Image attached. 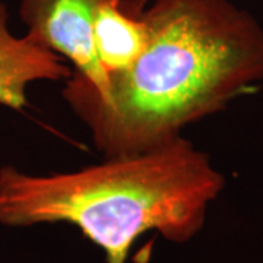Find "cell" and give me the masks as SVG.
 I'll use <instances>...</instances> for the list:
<instances>
[{
  "instance_id": "obj_3",
  "label": "cell",
  "mask_w": 263,
  "mask_h": 263,
  "mask_svg": "<svg viewBox=\"0 0 263 263\" xmlns=\"http://www.w3.org/2000/svg\"><path fill=\"white\" fill-rule=\"evenodd\" d=\"M108 0H19V16L25 37L51 50L72 65L94 94L105 100L110 79L94 46V22Z\"/></svg>"
},
{
  "instance_id": "obj_6",
  "label": "cell",
  "mask_w": 263,
  "mask_h": 263,
  "mask_svg": "<svg viewBox=\"0 0 263 263\" xmlns=\"http://www.w3.org/2000/svg\"><path fill=\"white\" fill-rule=\"evenodd\" d=\"M149 2L151 0H124L126 6H127L132 12H135V13H139V12H142Z\"/></svg>"
},
{
  "instance_id": "obj_4",
  "label": "cell",
  "mask_w": 263,
  "mask_h": 263,
  "mask_svg": "<svg viewBox=\"0 0 263 263\" xmlns=\"http://www.w3.org/2000/svg\"><path fill=\"white\" fill-rule=\"evenodd\" d=\"M72 67L51 50L16 37L9 24L8 6L0 2V105L24 110L28 86L40 81H66Z\"/></svg>"
},
{
  "instance_id": "obj_2",
  "label": "cell",
  "mask_w": 263,
  "mask_h": 263,
  "mask_svg": "<svg viewBox=\"0 0 263 263\" xmlns=\"http://www.w3.org/2000/svg\"><path fill=\"white\" fill-rule=\"evenodd\" d=\"M226 184L211 157L183 135L69 173L34 176L2 165L0 226L67 224L107 263H126L133 243L151 231L174 245L193 240Z\"/></svg>"
},
{
  "instance_id": "obj_1",
  "label": "cell",
  "mask_w": 263,
  "mask_h": 263,
  "mask_svg": "<svg viewBox=\"0 0 263 263\" xmlns=\"http://www.w3.org/2000/svg\"><path fill=\"white\" fill-rule=\"evenodd\" d=\"M148 43L98 98L72 72L63 100L105 158L139 154L263 84V25L231 0H151Z\"/></svg>"
},
{
  "instance_id": "obj_5",
  "label": "cell",
  "mask_w": 263,
  "mask_h": 263,
  "mask_svg": "<svg viewBox=\"0 0 263 263\" xmlns=\"http://www.w3.org/2000/svg\"><path fill=\"white\" fill-rule=\"evenodd\" d=\"M146 43L148 27L141 12H132L124 0H108L100 8L94 22V46L107 75L130 67Z\"/></svg>"
}]
</instances>
